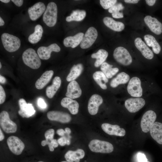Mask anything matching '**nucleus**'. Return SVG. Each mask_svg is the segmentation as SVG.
Wrapping results in <instances>:
<instances>
[{
  "label": "nucleus",
  "instance_id": "3",
  "mask_svg": "<svg viewBox=\"0 0 162 162\" xmlns=\"http://www.w3.org/2000/svg\"><path fill=\"white\" fill-rule=\"evenodd\" d=\"M57 12L56 4L53 2L48 3L43 16V21L47 26L52 27L56 25L57 20Z\"/></svg>",
  "mask_w": 162,
  "mask_h": 162
},
{
  "label": "nucleus",
  "instance_id": "29",
  "mask_svg": "<svg viewBox=\"0 0 162 162\" xmlns=\"http://www.w3.org/2000/svg\"><path fill=\"white\" fill-rule=\"evenodd\" d=\"M144 38L147 45L152 47L154 53L158 54L160 52L161 47L154 36L150 34H146L144 36Z\"/></svg>",
  "mask_w": 162,
  "mask_h": 162
},
{
  "label": "nucleus",
  "instance_id": "12",
  "mask_svg": "<svg viewBox=\"0 0 162 162\" xmlns=\"http://www.w3.org/2000/svg\"><path fill=\"white\" fill-rule=\"evenodd\" d=\"M20 110L18 114L22 118H29L34 115L35 111L32 104H27L23 98H21L18 101Z\"/></svg>",
  "mask_w": 162,
  "mask_h": 162
},
{
  "label": "nucleus",
  "instance_id": "24",
  "mask_svg": "<svg viewBox=\"0 0 162 162\" xmlns=\"http://www.w3.org/2000/svg\"><path fill=\"white\" fill-rule=\"evenodd\" d=\"M85 154L83 150L78 149L75 151H68L65 154L64 157L68 162H79L80 159L83 158Z\"/></svg>",
  "mask_w": 162,
  "mask_h": 162
},
{
  "label": "nucleus",
  "instance_id": "46",
  "mask_svg": "<svg viewBox=\"0 0 162 162\" xmlns=\"http://www.w3.org/2000/svg\"><path fill=\"white\" fill-rule=\"evenodd\" d=\"M51 146L54 148L57 147L58 146V143L56 139H53L51 142Z\"/></svg>",
  "mask_w": 162,
  "mask_h": 162
},
{
  "label": "nucleus",
  "instance_id": "2",
  "mask_svg": "<svg viewBox=\"0 0 162 162\" xmlns=\"http://www.w3.org/2000/svg\"><path fill=\"white\" fill-rule=\"evenodd\" d=\"M3 45L7 51L13 52L17 51L21 45V41L17 37L8 33H3L1 36Z\"/></svg>",
  "mask_w": 162,
  "mask_h": 162
},
{
  "label": "nucleus",
  "instance_id": "50",
  "mask_svg": "<svg viewBox=\"0 0 162 162\" xmlns=\"http://www.w3.org/2000/svg\"><path fill=\"white\" fill-rule=\"evenodd\" d=\"M65 131L66 132V134L68 135H69L71 133L70 129L68 128H66L65 129Z\"/></svg>",
  "mask_w": 162,
  "mask_h": 162
},
{
  "label": "nucleus",
  "instance_id": "32",
  "mask_svg": "<svg viewBox=\"0 0 162 162\" xmlns=\"http://www.w3.org/2000/svg\"><path fill=\"white\" fill-rule=\"evenodd\" d=\"M43 32V29L41 25H36L34 28V33L30 34L28 38V41L32 44L38 42L41 39Z\"/></svg>",
  "mask_w": 162,
  "mask_h": 162
},
{
  "label": "nucleus",
  "instance_id": "37",
  "mask_svg": "<svg viewBox=\"0 0 162 162\" xmlns=\"http://www.w3.org/2000/svg\"><path fill=\"white\" fill-rule=\"evenodd\" d=\"M124 7L121 3L115 4L108 9V12L110 13L119 11L123 10Z\"/></svg>",
  "mask_w": 162,
  "mask_h": 162
},
{
  "label": "nucleus",
  "instance_id": "30",
  "mask_svg": "<svg viewBox=\"0 0 162 162\" xmlns=\"http://www.w3.org/2000/svg\"><path fill=\"white\" fill-rule=\"evenodd\" d=\"M108 55L107 52L103 49H100L96 53H93L91 55L92 58L96 59L94 64V66L98 67L101 65L106 60Z\"/></svg>",
  "mask_w": 162,
  "mask_h": 162
},
{
  "label": "nucleus",
  "instance_id": "16",
  "mask_svg": "<svg viewBox=\"0 0 162 162\" xmlns=\"http://www.w3.org/2000/svg\"><path fill=\"white\" fill-rule=\"evenodd\" d=\"M103 99L99 95L94 94L89 98L88 105V111L92 115H96L98 112L99 106L103 103Z\"/></svg>",
  "mask_w": 162,
  "mask_h": 162
},
{
  "label": "nucleus",
  "instance_id": "1",
  "mask_svg": "<svg viewBox=\"0 0 162 162\" xmlns=\"http://www.w3.org/2000/svg\"><path fill=\"white\" fill-rule=\"evenodd\" d=\"M22 58L24 63L32 69H37L41 66L40 58L32 48H29L25 50L22 53Z\"/></svg>",
  "mask_w": 162,
  "mask_h": 162
},
{
  "label": "nucleus",
  "instance_id": "7",
  "mask_svg": "<svg viewBox=\"0 0 162 162\" xmlns=\"http://www.w3.org/2000/svg\"><path fill=\"white\" fill-rule=\"evenodd\" d=\"M128 93L132 97L140 98L142 94V89L140 78L134 76L129 80L127 87Z\"/></svg>",
  "mask_w": 162,
  "mask_h": 162
},
{
  "label": "nucleus",
  "instance_id": "56",
  "mask_svg": "<svg viewBox=\"0 0 162 162\" xmlns=\"http://www.w3.org/2000/svg\"><path fill=\"white\" fill-rule=\"evenodd\" d=\"M44 162L42 161H39V162Z\"/></svg>",
  "mask_w": 162,
  "mask_h": 162
},
{
  "label": "nucleus",
  "instance_id": "43",
  "mask_svg": "<svg viewBox=\"0 0 162 162\" xmlns=\"http://www.w3.org/2000/svg\"><path fill=\"white\" fill-rule=\"evenodd\" d=\"M113 17L115 18H121L123 17V15L122 13L119 11L116 12L112 14Z\"/></svg>",
  "mask_w": 162,
  "mask_h": 162
},
{
  "label": "nucleus",
  "instance_id": "4",
  "mask_svg": "<svg viewBox=\"0 0 162 162\" xmlns=\"http://www.w3.org/2000/svg\"><path fill=\"white\" fill-rule=\"evenodd\" d=\"M90 150L94 152L101 153H110L114 149L112 145L106 141L94 139L91 140L88 144Z\"/></svg>",
  "mask_w": 162,
  "mask_h": 162
},
{
  "label": "nucleus",
  "instance_id": "40",
  "mask_svg": "<svg viewBox=\"0 0 162 162\" xmlns=\"http://www.w3.org/2000/svg\"><path fill=\"white\" fill-rule=\"evenodd\" d=\"M37 104L38 106L41 109H45L47 107V105L44 99L40 98H38Z\"/></svg>",
  "mask_w": 162,
  "mask_h": 162
},
{
  "label": "nucleus",
  "instance_id": "14",
  "mask_svg": "<svg viewBox=\"0 0 162 162\" xmlns=\"http://www.w3.org/2000/svg\"><path fill=\"white\" fill-rule=\"evenodd\" d=\"M48 119L51 121H56L62 123L69 122L71 119L70 115L67 113L58 111H52L47 113Z\"/></svg>",
  "mask_w": 162,
  "mask_h": 162
},
{
  "label": "nucleus",
  "instance_id": "8",
  "mask_svg": "<svg viewBox=\"0 0 162 162\" xmlns=\"http://www.w3.org/2000/svg\"><path fill=\"white\" fill-rule=\"evenodd\" d=\"M157 117L155 112L152 110L146 111L143 115L141 121L140 126L142 130L147 133L154 123Z\"/></svg>",
  "mask_w": 162,
  "mask_h": 162
},
{
  "label": "nucleus",
  "instance_id": "48",
  "mask_svg": "<svg viewBox=\"0 0 162 162\" xmlns=\"http://www.w3.org/2000/svg\"><path fill=\"white\" fill-rule=\"evenodd\" d=\"M139 0H125L124 2L126 3L136 4L137 3Z\"/></svg>",
  "mask_w": 162,
  "mask_h": 162
},
{
  "label": "nucleus",
  "instance_id": "20",
  "mask_svg": "<svg viewBox=\"0 0 162 162\" xmlns=\"http://www.w3.org/2000/svg\"><path fill=\"white\" fill-rule=\"evenodd\" d=\"M82 92L78 83L76 81L73 80L68 84L65 95L66 97L74 99L80 97Z\"/></svg>",
  "mask_w": 162,
  "mask_h": 162
},
{
  "label": "nucleus",
  "instance_id": "25",
  "mask_svg": "<svg viewBox=\"0 0 162 162\" xmlns=\"http://www.w3.org/2000/svg\"><path fill=\"white\" fill-rule=\"evenodd\" d=\"M54 74L52 70H47L36 81L35 86L38 89L43 88L49 82Z\"/></svg>",
  "mask_w": 162,
  "mask_h": 162
},
{
  "label": "nucleus",
  "instance_id": "52",
  "mask_svg": "<svg viewBox=\"0 0 162 162\" xmlns=\"http://www.w3.org/2000/svg\"><path fill=\"white\" fill-rule=\"evenodd\" d=\"M4 24V22L2 19L0 17V26H3Z\"/></svg>",
  "mask_w": 162,
  "mask_h": 162
},
{
  "label": "nucleus",
  "instance_id": "28",
  "mask_svg": "<svg viewBox=\"0 0 162 162\" xmlns=\"http://www.w3.org/2000/svg\"><path fill=\"white\" fill-rule=\"evenodd\" d=\"M130 78V76L128 74L124 72H121L112 80L110 82V86L112 88H115L119 85L126 84L129 81Z\"/></svg>",
  "mask_w": 162,
  "mask_h": 162
},
{
  "label": "nucleus",
  "instance_id": "36",
  "mask_svg": "<svg viewBox=\"0 0 162 162\" xmlns=\"http://www.w3.org/2000/svg\"><path fill=\"white\" fill-rule=\"evenodd\" d=\"M117 1L116 0H100V4L104 9H107L115 4Z\"/></svg>",
  "mask_w": 162,
  "mask_h": 162
},
{
  "label": "nucleus",
  "instance_id": "5",
  "mask_svg": "<svg viewBox=\"0 0 162 162\" xmlns=\"http://www.w3.org/2000/svg\"><path fill=\"white\" fill-rule=\"evenodd\" d=\"M113 56L118 63L124 66L129 65L132 62V57L128 51L122 46H119L115 49Z\"/></svg>",
  "mask_w": 162,
  "mask_h": 162
},
{
  "label": "nucleus",
  "instance_id": "9",
  "mask_svg": "<svg viewBox=\"0 0 162 162\" xmlns=\"http://www.w3.org/2000/svg\"><path fill=\"white\" fill-rule=\"evenodd\" d=\"M98 36V32L95 28H89L84 35L80 44L81 48L85 49L91 47L96 40Z\"/></svg>",
  "mask_w": 162,
  "mask_h": 162
},
{
  "label": "nucleus",
  "instance_id": "33",
  "mask_svg": "<svg viewBox=\"0 0 162 162\" xmlns=\"http://www.w3.org/2000/svg\"><path fill=\"white\" fill-rule=\"evenodd\" d=\"M83 69V65L81 64L74 65L66 78L68 82L74 80L81 74Z\"/></svg>",
  "mask_w": 162,
  "mask_h": 162
},
{
  "label": "nucleus",
  "instance_id": "11",
  "mask_svg": "<svg viewBox=\"0 0 162 162\" xmlns=\"http://www.w3.org/2000/svg\"><path fill=\"white\" fill-rule=\"evenodd\" d=\"M145 104V101L143 98H130L125 101L124 106L129 112L135 113L142 108Z\"/></svg>",
  "mask_w": 162,
  "mask_h": 162
},
{
  "label": "nucleus",
  "instance_id": "45",
  "mask_svg": "<svg viewBox=\"0 0 162 162\" xmlns=\"http://www.w3.org/2000/svg\"><path fill=\"white\" fill-rule=\"evenodd\" d=\"M57 134L60 136H63L66 134V132L62 129H59L57 130L56 131Z\"/></svg>",
  "mask_w": 162,
  "mask_h": 162
},
{
  "label": "nucleus",
  "instance_id": "6",
  "mask_svg": "<svg viewBox=\"0 0 162 162\" xmlns=\"http://www.w3.org/2000/svg\"><path fill=\"white\" fill-rule=\"evenodd\" d=\"M0 125L1 128L6 133H14L17 130V125L10 119L8 112L3 111L0 113Z\"/></svg>",
  "mask_w": 162,
  "mask_h": 162
},
{
  "label": "nucleus",
  "instance_id": "51",
  "mask_svg": "<svg viewBox=\"0 0 162 162\" xmlns=\"http://www.w3.org/2000/svg\"><path fill=\"white\" fill-rule=\"evenodd\" d=\"M4 138V136L1 129H0V141H2Z\"/></svg>",
  "mask_w": 162,
  "mask_h": 162
},
{
  "label": "nucleus",
  "instance_id": "18",
  "mask_svg": "<svg viewBox=\"0 0 162 162\" xmlns=\"http://www.w3.org/2000/svg\"><path fill=\"white\" fill-rule=\"evenodd\" d=\"M144 21L150 30L157 35L162 32V24L156 18L147 15L144 18Z\"/></svg>",
  "mask_w": 162,
  "mask_h": 162
},
{
  "label": "nucleus",
  "instance_id": "54",
  "mask_svg": "<svg viewBox=\"0 0 162 162\" xmlns=\"http://www.w3.org/2000/svg\"><path fill=\"white\" fill-rule=\"evenodd\" d=\"M2 67V64H1V62H0V69H1Z\"/></svg>",
  "mask_w": 162,
  "mask_h": 162
},
{
  "label": "nucleus",
  "instance_id": "47",
  "mask_svg": "<svg viewBox=\"0 0 162 162\" xmlns=\"http://www.w3.org/2000/svg\"><path fill=\"white\" fill-rule=\"evenodd\" d=\"M156 0H146V2L147 4L149 6H152L153 5Z\"/></svg>",
  "mask_w": 162,
  "mask_h": 162
},
{
  "label": "nucleus",
  "instance_id": "22",
  "mask_svg": "<svg viewBox=\"0 0 162 162\" xmlns=\"http://www.w3.org/2000/svg\"><path fill=\"white\" fill-rule=\"evenodd\" d=\"M150 131L152 138L158 144H162V123L158 122H154Z\"/></svg>",
  "mask_w": 162,
  "mask_h": 162
},
{
  "label": "nucleus",
  "instance_id": "53",
  "mask_svg": "<svg viewBox=\"0 0 162 162\" xmlns=\"http://www.w3.org/2000/svg\"><path fill=\"white\" fill-rule=\"evenodd\" d=\"M0 1L6 3H8L10 1V0H0Z\"/></svg>",
  "mask_w": 162,
  "mask_h": 162
},
{
  "label": "nucleus",
  "instance_id": "26",
  "mask_svg": "<svg viewBox=\"0 0 162 162\" xmlns=\"http://www.w3.org/2000/svg\"><path fill=\"white\" fill-rule=\"evenodd\" d=\"M105 25L111 29L117 32H121L124 28V25L121 22L116 21L112 18L105 17L103 19Z\"/></svg>",
  "mask_w": 162,
  "mask_h": 162
},
{
  "label": "nucleus",
  "instance_id": "31",
  "mask_svg": "<svg viewBox=\"0 0 162 162\" xmlns=\"http://www.w3.org/2000/svg\"><path fill=\"white\" fill-rule=\"evenodd\" d=\"M94 80L97 84L103 89L107 88L106 83L108 81V78L101 71H97L93 75Z\"/></svg>",
  "mask_w": 162,
  "mask_h": 162
},
{
  "label": "nucleus",
  "instance_id": "27",
  "mask_svg": "<svg viewBox=\"0 0 162 162\" xmlns=\"http://www.w3.org/2000/svg\"><path fill=\"white\" fill-rule=\"evenodd\" d=\"M61 83L60 78L55 76L52 80L51 85L48 86L46 89V94L49 98H52L60 88Z\"/></svg>",
  "mask_w": 162,
  "mask_h": 162
},
{
  "label": "nucleus",
  "instance_id": "44",
  "mask_svg": "<svg viewBox=\"0 0 162 162\" xmlns=\"http://www.w3.org/2000/svg\"><path fill=\"white\" fill-rule=\"evenodd\" d=\"M11 1L18 7L22 6L23 2V1L22 0H11Z\"/></svg>",
  "mask_w": 162,
  "mask_h": 162
},
{
  "label": "nucleus",
  "instance_id": "38",
  "mask_svg": "<svg viewBox=\"0 0 162 162\" xmlns=\"http://www.w3.org/2000/svg\"><path fill=\"white\" fill-rule=\"evenodd\" d=\"M54 133L55 131L53 129H50L47 130L44 134L46 140L49 142H51L53 139Z\"/></svg>",
  "mask_w": 162,
  "mask_h": 162
},
{
  "label": "nucleus",
  "instance_id": "39",
  "mask_svg": "<svg viewBox=\"0 0 162 162\" xmlns=\"http://www.w3.org/2000/svg\"><path fill=\"white\" fill-rule=\"evenodd\" d=\"M6 98V94L4 90L1 85H0V104L4 102Z\"/></svg>",
  "mask_w": 162,
  "mask_h": 162
},
{
  "label": "nucleus",
  "instance_id": "23",
  "mask_svg": "<svg viewBox=\"0 0 162 162\" xmlns=\"http://www.w3.org/2000/svg\"><path fill=\"white\" fill-rule=\"evenodd\" d=\"M84 36V34L83 33L80 32L74 36L68 37L64 40V45L67 47H70L74 48L80 44Z\"/></svg>",
  "mask_w": 162,
  "mask_h": 162
},
{
  "label": "nucleus",
  "instance_id": "21",
  "mask_svg": "<svg viewBox=\"0 0 162 162\" xmlns=\"http://www.w3.org/2000/svg\"><path fill=\"white\" fill-rule=\"evenodd\" d=\"M61 104L63 107L68 108L72 114L75 115L78 113L79 104L76 101L66 97L62 99Z\"/></svg>",
  "mask_w": 162,
  "mask_h": 162
},
{
  "label": "nucleus",
  "instance_id": "55",
  "mask_svg": "<svg viewBox=\"0 0 162 162\" xmlns=\"http://www.w3.org/2000/svg\"><path fill=\"white\" fill-rule=\"evenodd\" d=\"M62 162H66L65 161H62Z\"/></svg>",
  "mask_w": 162,
  "mask_h": 162
},
{
  "label": "nucleus",
  "instance_id": "42",
  "mask_svg": "<svg viewBox=\"0 0 162 162\" xmlns=\"http://www.w3.org/2000/svg\"><path fill=\"white\" fill-rule=\"evenodd\" d=\"M137 157L138 162H148L145 155L143 153H139Z\"/></svg>",
  "mask_w": 162,
  "mask_h": 162
},
{
  "label": "nucleus",
  "instance_id": "41",
  "mask_svg": "<svg viewBox=\"0 0 162 162\" xmlns=\"http://www.w3.org/2000/svg\"><path fill=\"white\" fill-rule=\"evenodd\" d=\"M67 138L64 136L61 137L57 140L58 144L62 146H65L67 144Z\"/></svg>",
  "mask_w": 162,
  "mask_h": 162
},
{
  "label": "nucleus",
  "instance_id": "34",
  "mask_svg": "<svg viewBox=\"0 0 162 162\" xmlns=\"http://www.w3.org/2000/svg\"><path fill=\"white\" fill-rule=\"evenodd\" d=\"M113 65L106 62H104L101 65L102 72L108 78H111L119 71L118 68H112Z\"/></svg>",
  "mask_w": 162,
  "mask_h": 162
},
{
  "label": "nucleus",
  "instance_id": "13",
  "mask_svg": "<svg viewBox=\"0 0 162 162\" xmlns=\"http://www.w3.org/2000/svg\"><path fill=\"white\" fill-rule=\"evenodd\" d=\"M61 50L60 47L56 44H52L47 47L41 46L38 49L37 53L40 58L43 60H48L51 56V53L54 51L59 52Z\"/></svg>",
  "mask_w": 162,
  "mask_h": 162
},
{
  "label": "nucleus",
  "instance_id": "19",
  "mask_svg": "<svg viewBox=\"0 0 162 162\" xmlns=\"http://www.w3.org/2000/svg\"><path fill=\"white\" fill-rule=\"evenodd\" d=\"M134 44L136 47L145 58L148 59L153 58L154 56L153 52L140 38L138 37L135 39Z\"/></svg>",
  "mask_w": 162,
  "mask_h": 162
},
{
  "label": "nucleus",
  "instance_id": "15",
  "mask_svg": "<svg viewBox=\"0 0 162 162\" xmlns=\"http://www.w3.org/2000/svg\"><path fill=\"white\" fill-rule=\"evenodd\" d=\"M46 9V6L43 3L39 2L35 4L28 10L30 19L32 21L36 20L44 13Z\"/></svg>",
  "mask_w": 162,
  "mask_h": 162
},
{
  "label": "nucleus",
  "instance_id": "49",
  "mask_svg": "<svg viewBox=\"0 0 162 162\" xmlns=\"http://www.w3.org/2000/svg\"><path fill=\"white\" fill-rule=\"evenodd\" d=\"M6 82V79L2 75H0V82L1 83L4 84Z\"/></svg>",
  "mask_w": 162,
  "mask_h": 162
},
{
  "label": "nucleus",
  "instance_id": "35",
  "mask_svg": "<svg viewBox=\"0 0 162 162\" xmlns=\"http://www.w3.org/2000/svg\"><path fill=\"white\" fill-rule=\"evenodd\" d=\"M86 15V13L85 11L76 10L73 11L70 16H67L66 20L68 22L73 21H81L85 18Z\"/></svg>",
  "mask_w": 162,
  "mask_h": 162
},
{
  "label": "nucleus",
  "instance_id": "17",
  "mask_svg": "<svg viewBox=\"0 0 162 162\" xmlns=\"http://www.w3.org/2000/svg\"><path fill=\"white\" fill-rule=\"evenodd\" d=\"M101 127L105 133L110 135L123 136L126 134L125 130L117 124L104 123L101 125Z\"/></svg>",
  "mask_w": 162,
  "mask_h": 162
},
{
  "label": "nucleus",
  "instance_id": "10",
  "mask_svg": "<svg viewBox=\"0 0 162 162\" xmlns=\"http://www.w3.org/2000/svg\"><path fill=\"white\" fill-rule=\"evenodd\" d=\"M7 143L10 150L16 155L21 154L25 146L24 143L20 138L14 136L8 138Z\"/></svg>",
  "mask_w": 162,
  "mask_h": 162
}]
</instances>
